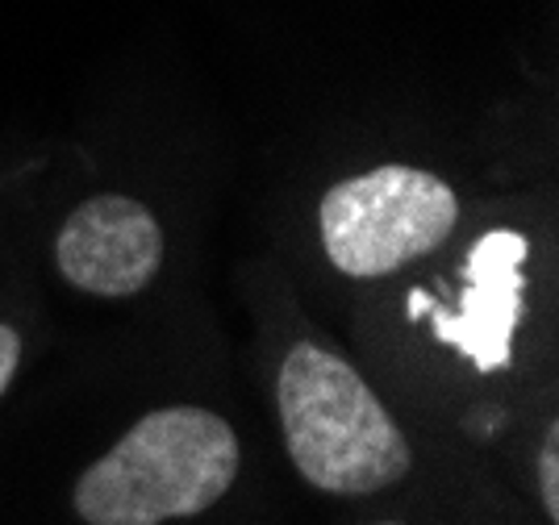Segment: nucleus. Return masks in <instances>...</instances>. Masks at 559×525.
<instances>
[{"mask_svg": "<svg viewBox=\"0 0 559 525\" xmlns=\"http://www.w3.org/2000/svg\"><path fill=\"white\" fill-rule=\"evenodd\" d=\"M17 363H22V338H17V330L0 325V396H4L9 384H13Z\"/></svg>", "mask_w": 559, "mask_h": 525, "instance_id": "0eeeda50", "label": "nucleus"}, {"mask_svg": "<svg viewBox=\"0 0 559 525\" xmlns=\"http://www.w3.org/2000/svg\"><path fill=\"white\" fill-rule=\"evenodd\" d=\"M164 229L155 213L130 196H93L71 213L59 242L55 263L71 288L88 297L121 300L142 293L164 267Z\"/></svg>", "mask_w": 559, "mask_h": 525, "instance_id": "20e7f679", "label": "nucleus"}, {"mask_svg": "<svg viewBox=\"0 0 559 525\" xmlns=\"http://www.w3.org/2000/svg\"><path fill=\"white\" fill-rule=\"evenodd\" d=\"M455 222V192L418 167H376L338 180L318 213L330 263L355 279H376L430 254Z\"/></svg>", "mask_w": 559, "mask_h": 525, "instance_id": "7ed1b4c3", "label": "nucleus"}, {"mask_svg": "<svg viewBox=\"0 0 559 525\" xmlns=\"http://www.w3.org/2000/svg\"><path fill=\"white\" fill-rule=\"evenodd\" d=\"M238 438L210 409L171 405L146 413L130 434L75 484V513L88 525H164L197 517L230 492Z\"/></svg>", "mask_w": 559, "mask_h": 525, "instance_id": "f257e3e1", "label": "nucleus"}, {"mask_svg": "<svg viewBox=\"0 0 559 525\" xmlns=\"http://www.w3.org/2000/svg\"><path fill=\"white\" fill-rule=\"evenodd\" d=\"M280 426L305 484L334 497H372L409 476L414 455L376 392L338 355L297 343L280 367Z\"/></svg>", "mask_w": 559, "mask_h": 525, "instance_id": "f03ea898", "label": "nucleus"}, {"mask_svg": "<svg viewBox=\"0 0 559 525\" xmlns=\"http://www.w3.org/2000/svg\"><path fill=\"white\" fill-rule=\"evenodd\" d=\"M522 259L526 242L518 234H485L467 254L460 313H430L439 338L464 350L480 371H501L510 363V338L522 321Z\"/></svg>", "mask_w": 559, "mask_h": 525, "instance_id": "39448f33", "label": "nucleus"}, {"mask_svg": "<svg viewBox=\"0 0 559 525\" xmlns=\"http://www.w3.org/2000/svg\"><path fill=\"white\" fill-rule=\"evenodd\" d=\"M376 525H401V522H376Z\"/></svg>", "mask_w": 559, "mask_h": 525, "instance_id": "6e6552de", "label": "nucleus"}, {"mask_svg": "<svg viewBox=\"0 0 559 525\" xmlns=\"http://www.w3.org/2000/svg\"><path fill=\"white\" fill-rule=\"evenodd\" d=\"M535 480H538V497H543V509L547 517L559 522V426L551 421L547 426V438L538 446V463H535Z\"/></svg>", "mask_w": 559, "mask_h": 525, "instance_id": "423d86ee", "label": "nucleus"}]
</instances>
